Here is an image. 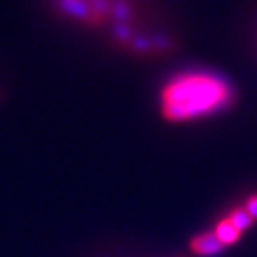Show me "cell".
Here are the masks:
<instances>
[{
  "label": "cell",
  "mask_w": 257,
  "mask_h": 257,
  "mask_svg": "<svg viewBox=\"0 0 257 257\" xmlns=\"http://www.w3.org/2000/svg\"><path fill=\"white\" fill-rule=\"evenodd\" d=\"M236 100L229 80L214 72L173 75L159 91V112L170 123H191L229 111Z\"/></svg>",
  "instance_id": "obj_1"
},
{
  "label": "cell",
  "mask_w": 257,
  "mask_h": 257,
  "mask_svg": "<svg viewBox=\"0 0 257 257\" xmlns=\"http://www.w3.org/2000/svg\"><path fill=\"white\" fill-rule=\"evenodd\" d=\"M121 0H56L57 11L86 27H109Z\"/></svg>",
  "instance_id": "obj_2"
},
{
  "label": "cell",
  "mask_w": 257,
  "mask_h": 257,
  "mask_svg": "<svg viewBox=\"0 0 257 257\" xmlns=\"http://www.w3.org/2000/svg\"><path fill=\"white\" fill-rule=\"evenodd\" d=\"M253 225L257 223L252 220V216L246 213V209L239 202L230 209L229 213H225L221 218H218L211 230L216 236V239L220 241V245L223 248H229V246L239 243L241 237L245 236L246 230L252 229Z\"/></svg>",
  "instance_id": "obj_3"
},
{
  "label": "cell",
  "mask_w": 257,
  "mask_h": 257,
  "mask_svg": "<svg viewBox=\"0 0 257 257\" xmlns=\"http://www.w3.org/2000/svg\"><path fill=\"white\" fill-rule=\"evenodd\" d=\"M189 250L198 257H211V255L220 253L221 250H225V248L220 245V241L216 239L213 230H205V232H200L195 237H191V241H189Z\"/></svg>",
  "instance_id": "obj_4"
},
{
  "label": "cell",
  "mask_w": 257,
  "mask_h": 257,
  "mask_svg": "<svg viewBox=\"0 0 257 257\" xmlns=\"http://www.w3.org/2000/svg\"><path fill=\"white\" fill-rule=\"evenodd\" d=\"M243 204V207L246 209V213L252 216V220L257 223V191L250 193L248 197H245V200L241 202Z\"/></svg>",
  "instance_id": "obj_5"
}]
</instances>
